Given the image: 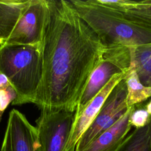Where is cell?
Here are the masks:
<instances>
[{
  "label": "cell",
  "instance_id": "5",
  "mask_svg": "<svg viewBox=\"0 0 151 151\" xmlns=\"http://www.w3.org/2000/svg\"><path fill=\"white\" fill-rule=\"evenodd\" d=\"M36 120V129L41 151H65L76 111L65 108L42 107Z\"/></svg>",
  "mask_w": 151,
  "mask_h": 151
},
{
  "label": "cell",
  "instance_id": "8",
  "mask_svg": "<svg viewBox=\"0 0 151 151\" xmlns=\"http://www.w3.org/2000/svg\"><path fill=\"white\" fill-rule=\"evenodd\" d=\"M0 151H41L36 127L16 109L9 113Z\"/></svg>",
  "mask_w": 151,
  "mask_h": 151
},
{
  "label": "cell",
  "instance_id": "1",
  "mask_svg": "<svg viewBox=\"0 0 151 151\" xmlns=\"http://www.w3.org/2000/svg\"><path fill=\"white\" fill-rule=\"evenodd\" d=\"M48 16L42 44L43 77L34 103L76 111L106 46L78 15L69 1L47 0Z\"/></svg>",
  "mask_w": 151,
  "mask_h": 151
},
{
  "label": "cell",
  "instance_id": "7",
  "mask_svg": "<svg viewBox=\"0 0 151 151\" xmlns=\"http://www.w3.org/2000/svg\"><path fill=\"white\" fill-rule=\"evenodd\" d=\"M126 96V85L124 80H123L113 89L92 123L82 135L75 151L83 150L122 117L129 108Z\"/></svg>",
  "mask_w": 151,
  "mask_h": 151
},
{
  "label": "cell",
  "instance_id": "3",
  "mask_svg": "<svg viewBox=\"0 0 151 151\" xmlns=\"http://www.w3.org/2000/svg\"><path fill=\"white\" fill-rule=\"evenodd\" d=\"M0 73L16 93L12 105L34 104L43 77L42 45H0Z\"/></svg>",
  "mask_w": 151,
  "mask_h": 151
},
{
  "label": "cell",
  "instance_id": "14",
  "mask_svg": "<svg viewBox=\"0 0 151 151\" xmlns=\"http://www.w3.org/2000/svg\"><path fill=\"white\" fill-rule=\"evenodd\" d=\"M133 60L140 82L145 86H151V47L149 44L135 47Z\"/></svg>",
  "mask_w": 151,
  "mask_h": 151
},
{
  "label": "cell",
  "instance_id": "2",
  "mask_svg": "<svg viewBox=\"0 0 151 151\" xmlns=\"http://www.w3.org/2000/svg\"><path fill=\"white\" fill-rule=\"evenodd\" d=\"M69 2L104 45L136 47L151 43V29L127 19L99 0Z\"/></svg>",
  "mask_w": 151,
  "mask_h": 151
},
{
  "label": "cell",
  "instance_id": "6",
  "mask_svg": "<svg viewBox=\"0 0 151 151\" xmlns=\"http://www.w3.org/2000/svg\"><path fill=\"white\" fill-rule=\"evenodd\" d=\"M48 16L47 0H30L4 44L41 46Z\"/></svg>",
  "mask_w": 151,
  "mask_h": 151
},
{
  "label": "cell",
  "instance_id": "10",
  "mask_svg": "<svg viewBox=\"0 0 151 151\" xmlns=\"http://www.w3.org/2000/svg\"><path fill=\"white\" fill-rule=\"evenodd\" d=\"M134 106L129 107L110 127L91 142L82 151H115L123 142L132 127L130 117Z\"/></svg>",
  "mask_w": 151,
  "mask_h": 151
},
{
  "label": "cell",
  "instance_id": "15",
  "mask_svg": "<svg viewBox=\"0 0 151 151\" xmlns=\"http://www.w3.org/2000/svg\"><path fill=\"white\" fill-rule=\"evenodd\" d=\"M115 151H151L149 124L127 135Z\"/></svg>",
  "mask_w": 151,
  "mask_h": 151
},
{
  "label": "cell",
  "instance_id": "13",
  "mask_svg": "<svg viewBox=\"0 0 151 151\" xmlns=\"http://www.w3.org/2000/svg\"><path fill=\"white\" fill-rule=\"evenodd\" d=\"M124 80L127 88V107L134 106L136 104H139L151 97V86H145L140 82L136 72L133 57L131 67Z\"/></svg>",
  "mask_w": 151,
  "mask_h": 151
},
{
  "label": "cell",
  "instance_id": "19",
  "mask_svg": "<svg viewBox=\"0 0 151 151\" xmlns=\"http://www.w3.org/2000/svg\"><path fill=\"white\" fill-rule=\"evenodd\" d=\"M149 131H150V146H151V118L150 120L149 123Z\"/></svg>",
  "mask_w": 151,
  "mask_h": 151
},
{
  "label": "cell",
  "instance_id": "9",
  "mask_svg": "<svg viewBox=\"0 0 151 151\" xmlns=\"http://www.w3.org/2000/svg\"><path fill=\"white\" fill-rule=\"evenodd\" d=\"M126 74L120 73L114 75L88 103L83 112L74 119L65 151H75L80 139L92 123L113 89L124 79Z\"/></svg>",
  "mask_w": 151,
  "mask_h": 151
},
{
  "label": "cell",
  "instance_id": "17",
  "mask_svg": "<svg viewBox=\"0 0 151 151\" xmlns=\"http://www.w3.org/2000/svg\"><path fill=\"white\" fill-rule=\"evenodd\" d=\"M11 86L7 78L3 74L0 73V90L5 89Z\"/></svg>",
  "mask_w": 151,
  "mask_h": 151
},
{
  "label": "cell",
  "instance_id": "18",
  "mask_svg": "<svg viewBox=\"0 0 151 151\" xmlns=\"http://www.w3.org/2000/svg\"><path fill=\"white\" fill-rule=\"evenodd\" d=\"M146 110L147 111L148 113L151 116V100H150V101L146 105Z\"/></svg>",
  "mask_w": 151,
  "mask_h": 151
},
{
  "label": "cell",
  "instance_id": "20",
  "mask_svg": "<svg viewBox=\"0 0 151 151\" xmlns=\"http://www.w3.org/2000/svg\"><path fill=\"white\" fill-rule=\"evenodd\" d=\"M150 45H151V43H150Z\"/></svg>",
  "mask_w": 151,
  "mask_h": 151
},
{
  "label": "cell",
  "instance_id": "12",
  "mask_svg": "<svg viewBox=\"0 0 151 151\" xmlns=\"http://www.w3.org/2000/svg\"><path fill=\"white\" fill-rule=\"evenodd\" d=\"M30 0H0V45L5 44Z\"/></svg>",
  "mask_w": 151,
  "mask_h": 151
},
{
  "label": "cell",
  "instance_id": "11",
  "mask_svg": "<svg viewBox=\"0 0 151 151\" xmlns=\"http://www.w3.org/2000/svg\"><path fill=\"white\" fill-rule=\"evenodd\" d=\"M99 1L127 19L151 29V1Z\"/></svg>",
  "mask_w": 151,
  "mask_h": 151
},
{
  "label": "cell",
  "instance_id": "16",
  "mask_svg": "<svg viewBox=\"0 0 151 151\" xmlns=\"http://www.w3.org/2000/svg\"><path fill=\"white\" fill-rule=\"evenodd\" d=\"M150 118L151 116L146 109L134 110L130 117V123L136 129L142 128L149 124Z\"/></svg>",
  "mask_w": 151,
  "mask_h": 151
},
{
  "label": "cell",
  "instance_id": "4",
  "mask_svg": "<svg viewBox=\"0 0 151 151\" xmlns=\"http://www.w3.org/2000/svg\"><path fill=\"white\" fill-rule=\"evenodd\" d=\"M134 48L123 45L106 46L102 60L91 73L78 100L75 118L114 75L127 73L132 65Z\"/></svg>",
  "mask_w": 151,
  "mask_h": 151
}]
</instances>
